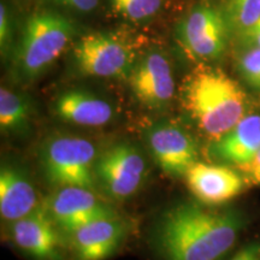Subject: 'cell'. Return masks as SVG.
Returning a JSON list of instances; mask_svg holds the SVG:
<instances>
[{"instance_id": "obj_1", "label": "cell", "mask_w": 260, "mask_h": 260, "mask_svg": "<svg viewBox=\"0 0 260 260\" xmlns=\"http://www.w3.org/2000/svg\"><path fill=\"white\" fill-rule=\"evenodd\" d=\"M243 225L236 211L180 204L162 214L155 246L164 260H219L235 245Z\"/></svg>"}, {"instance_id": "obj_2", "label": "cell", "mask_w": 260, "mask_h": 260, "mask_svg": "<svg viewBox=\"0 0 260 260\" xmlns=\"http://www.w3.org/2000/svg\"><path fill=\"white\" fill-rule=\"evenodd\" d=\"M182 103L211 140L234 128L247 111V95L240 83L218 68L201 64L182 86Z\"/></svg>"}, {"instance_id": "obj_3", "label": "cell", "mask_w": 260, "mask_h": 260, "mask_svg": "<svg viewBox=\"0 0 260 260\" xmlns=\"http://www.w3.org/2000/svg\"><path fill=\"white\" fill-rule=\"evenodd\" d=\"M74 24L57 12H37L24 25L15 58V73L32 81L61 56L74 37Z\"/></svg>"}, {"instance_id": "obj_4", "label": "cell", "mask_w": 260, "mask_h": 260, "mask_svg": "<svg viewBox=\"0 0 260 260\" xmlns=\"http://www.w3.org/2000/svg\"><path fill=\"white\" fill-rule=\"evenodd\" d=\"M96 158L92 142L71 135L48 139L40 152L45 176L57 188L80 187L93 190L96 184L94 175Z\"/></svg>"}, {"instance_id": "obj_5", "label": "cell", "mask_w": 260, "mask_h": 260, "mask_svg": "<svg viewBox=\"0 0 260 260\" xmlns=\"http://www.w3.org/2000/svg\"><path fill=\"white\" fill-rule=\"evenodd\" d=\"M73 51L80 73L94 77H129L138 61L135 44L121 32H89L77 40Z\"/></svg>"}, {"instance_id": "obj_6", "label": "cell", "mask_w": 260, "mask_h": 260, "mask_svg": "<svg viewBox=\"0 0 260 260\" xmlns=\"http://www.w3.org/2000/svg\"><path fill=\"white\" fill-rule=\"evenodd\" d=\"M232 34L223 10L209 3L194 6L178 25V39L190 57L203 61L219 59Z\"/></svg>"}, {"instance_id": "obj_7", "label": "cell", "mask_w": 260, "mask_h": 260, "mask_svg": "<svg viewBox=\"0 0 260 260\" xmlns=\"http://www.w3.org/2000/svg\"><path fill=\"white\" fill-rule=\"evenodd\" d=\"M94 175L109 197L123 200L141 187L146 176V161L134 146L118 144L96 158Z\"/></svg>"}, {"instance_id": "obj_8", "label": "cell", "mask_w": 260, "mask_h": 260, "mask_svg": "<svg viewBox=\"0 0 260 260\" xmlns=\"http://www.w3.org/2000/svg\"><path fill=\"white\" fill-rule=\"evenodd\" d=\"M46 205H39L23 218L11 223L15 246L32 260H63V241Z\"/></svg>"}, {"instance_id": "obj_9", "label": "cell", "mask_w": 260, "mask_h": 260, "mask_svg": "<svg viewBox=\"0 0 260 260\" xmlns=\"http://www.w3.org/2000/svg\"><path fill=\"white\" fill-rule=\"evenodd\" d=\"M146 142L158 167L170 176H186L198 161L197 142L180 125L171 123L155 124L148 129Z\"/></svg>"}, {"instance_id": "obj_10", "label": "cell", "mask_w": 260, "mask_h": 260, "mask_svg": "<svg viewBox=\"0 0 260 260\" xmlns=\"http://www.w3.org/2000/svg\"><path fill=\"white\" fill-rule=\"evenodd\" d=\"M45 205L57 225L67 234L94 220L116 217L115 211L87 188H58Z\"/></svg>"}, {"instance_id": "obj_11", "label": "cell", "mask_w": 260, "mask_h": 260, "mask_svg": "<svg viewBox=\"0 0 260 260\" xmlns=\"http://www.w3.org/2000/svg\"><path fill=\"white\" fill-rule=\"evenodd\" d=\"M129 83L136 99L151 110H160L174 99V71L161 52H148L136 61Z\"/></svg>"}, {"instance_id": "obj_12", "label": "cell", "mask_w": 260, "mask_h": 260, "mask_svg": "<svg viewBox=\"0 0 260 260\" xmlns=\"http://www.w3.org/2000/svg\"><path fill=\"white\" fill-rule=\"evenodd\" d=\"M188 188L200 203L209 206L225 204L245 189L241 174L222 165L197 161L186 174Z\"/></svg>"}, {"instance_id": "obj_13", "label": "cell", "mask_w": 260, "mask_h": 260, "mask_svg": "<svg viewBox=\"0 0 260 260\" xmlns=\"http://www.w3.org/2000/svg\"><path fill=\"white\" fill-rule=\"evenodd\" d=\"M75 260H106L125 236V225L117 217L94 220L68 234Z\"/></svg>"}, {"instance_id": "obj_14", "label": "cell", "mask_w": 260, "mask_h": 260, "mask_svg": "<svg viewBox=\"0 0 260 260\" xmlns=\"http://www.w3.org/2000/svg\"><path fill=\"white\" fill-rule=\"evenodd\" d=\"M260 151V115H246L237 124L212 140L210 153L217 160L241 168Z\"/></svg>"}, {"instance_id": "obj_15", "label": "cell", "mask_w": 260, "mask_h": 260, "mask_svg": "<svg viewBox=\"0 0 260 260\" xmlns=\"http://www.w3.org/2000/svg\"><path fill=\"white\" fill-rule=\"evenodd\" d=\"M61 121L83 126H102L113 118V107L103 98L83 89L63 92L54 103Z\"/></svg>"}, {"instance_id": "obj_16", "label": "cell", "mask_w": 260, "mask_h": 260, "mask_svg": "<svg viewBox=\"0 0 260 260\" xmlns=\"http://www.w3.org/2000/svg\"><path fill=\"white\" fill-rule=\"evenodd\" d=\"M38 206L37 189L24 172L4 165L0 171V213L3 219L16 222Z\"/></svg>"}, {"instance_id": "obj_17", "label": "cell", "mask_w": 260, "mask_h": 260, "mask_svg": "<svg viewBox=\"0 0 260 260\" xmlns=\"http://www.w3.org/2000/svg\"><path fill=\"white\" fill-rule=\"evenodd\" d=\"M30 107L19 94L2 87L0 89V126L5 133L24 132L28 128Z\"/></svg>"}, {"instance_id": "obj_18", "label": "cell", "mask_w": 260, "mask_h": 260, "mask_svg": "<svg viewBox=\"0 0 260 260\" xmlns=\"http://www.w3.org/2000/svg\"><path fill=\"white\" fill-rule=\"evenodd\" d=\"M222 10L232 34H241L260 21V0H224Z\"/></svg>"}, {"instance_id": "obj_19", "label": "cell", "mask_w": 260, "mask_h": 260, "mask_svg": "<svg viewBox=\"0 0 260 260\" xmlns=\"http://www.w3.org/2000/svg\"><path fill=\"white\" fill-rule=\"evenodd\" d=\"M113 11L130 21H144L160 11L162 0H110Z\"/></svg>"}, {"instance_id": "obj_20", "label": "cell", "mask_w": 260, "mask_h": 260, "mask_svg": "<svg viewBox=\"0 0 260 260\" xmlns=\"http://www.w3.org/2000/svg\"><path fill=\"white\" fill-rule=\"evenodd\" d=\"M237 71L249 87L260 90V48H245L237 58Z\"/></svg>"}, {"instance_id": "obj_21", "label": "cell", "mask_w": 260, "mask_h": 260, "mask_svg": "<svg viewBox=\"0 0 260 260\" xmlns=\"http://www.w3.org/2000/svg\"><path fill=\"white\" fill-rule=\"evenodd\" d=\"M10 34H11V29H10V19L8 9L4 4L0 6V45H2V51H8L10 45Z\"/></svg>"}, {"instance_id": "obj_22", "label": "cell", "mask_w": 260, "mask_h": 260, "mask_svg": "<svg viewBox=\"0 0 260 260\" xmlns=\"http://www.w3.org/2000/svg\"><path fill=\"white\" fill-rule=\"evenodd\" d=\"M240 44L243 48L259 47L260 48V21L246 31L237 35Z\"/></svg>"}, {"instance_id": "obj_23", "label": "cell", "mask_w": 260, "mask_h": 260, "mask_svg": "<svg viewBox=\"0 0 260 260\" xmlns=\"http://www.w3.org/2000/svg\"><path fill=\"white\" fill-rule=\"evenodd\" d=\"M239 169L243 172L247 180L260 186V151L248 164L243 165Z\"/></svg>"}, {"instance_id": "obj_24", "label": "cell", "mask_w": 260, "mask_h": 260, "mask_svg": "<svg viewBox=\"0 0 260 260\" xmlns=\"http://www.w3.org/2000/svg\"><path fill=\"white\" fill-rule=\"evenodd\" d=\"M229 260H260V242H252L242 247Z\"/></svg>"}, {"instance_id": "obj_25", "label": "cell", "mask_w": 260, "mask_h": 260, "mask_svg": "<svg viewBox=\"0 0 260 260\" xmlns=\"http://www.w3.org/2000/svg\"><path fill=\"white\" fill-rule=\"evenodd\" d=\"M57 2L79 12H90L96 8L99 0H57Z\"/></svg>"}]
</instances>
